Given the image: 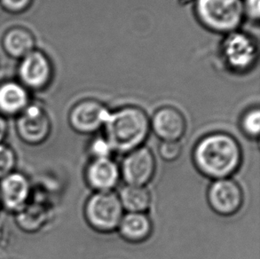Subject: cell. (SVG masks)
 I'll use <instances>...</instances> for the list:
<instances>
[{"mask_svg":"<svg viewBox=\"0 0 260 259\" xmlns=\"http://www.w3.org/2000/svg\"><path fill=\"white\" fill-rule=\"evenodd\" d=\"M193 160L199 172L209 179H228L239 170L243 152L239 142L229 133H210L197 142Z\"/></svg>","mask_w":260,"mask_h":259,"instance_id":"cell-1","label":"cell"},{"mask_svg":"<svg viewBox=\"0 0 260 259\" xmlns=\"http://www.w3.org/2000/svg\"><path fill=\"white\" fill-rule=\"evenodd\" d=\"M103 127L112 150L128 154L142 147L148 139L150 120L137 106H124L109 112Z\"/></svg>","mask_w":260,"mask_h":259,"instance_id":"cell-2","label":"cell"},{"mask_svg":"<svg viewBox=\"0 0 260 259\" xmlns=\"http://www.w3.org/2000/svg\"><path fill=\"white\" fill-rule=\"evenodd\" d=\"M194 14L204 28L225 35L237 30L245 18L243 0H196Z\"/></svg>","mask_w":260,"mask_h":259,"instance_id":"cell-3","label":"cell"},{"mask_svg":"<svg viewBox=\"0 0 260 259\" xmlns=\"http://www.w3.org/2000/svg\"><path fill=\"white\" fill-rule=\"evenodd\" d=\"M220 53L229 70L235 73H246L257 63L258 45L254 37L237 29L225 35Z\"/></svg>","mask_w":260,"mask_h":259,"instance_id":"cell-4","label":"cell"},{"mask_svg":"<svg viewBox=\"0 0 260 259\" xmlns=\"http://www.w3.org/2000/svg\"><path fill=\"white\" fill-rule=\"evenodd\" d=\"M123 210L116 193L111 191L96 192L85 203V216L88 224L95 231L111 233L118 228Z\"/></svg>","mask_w":260,"mask_h":259,"instance_id":"cell-5","label":"cell"},{"mask_svg":"<svg viewBox=\"0 0 260 259\" xmlns=\"http://www.w3.org/2000/svg\"><path fill=\"white\" fill-rule=\"evenodd\" d=\"M18 136L24 143L39 146L46 142L52 132V122L46 109L37 104H29L18 115Z\"/></svg>","mask_w":260,"mask_h":259,"instance_id":"cell-6","label":"cell"},{"mask_svg":"<svg viewBox=\"0 0 260 259\" xmlns=\"http://www.w3.org/2000/svg\"><path fill=\"white\" fill-rule=\"evenodd\" d=\"M207 198L211 210L223 217H231L237 213L244 202L242 187L229 178L217 179L211 183Z\"/></svg>","mask_w":260,"mask_h":259,"instance_id":"cell-7","label":"cell"},{"mask_svg":"<svg viewBox=\"0 0 260 259\" xmlns=\"http://www.w3.org/2000/svg\"><path fill=\"white\" fill-rule=\"evenodd\" d=\"M120 172L127 185L144 186L155 175V156L148 147H139L126 154Z\"/></svg>","mask_w":260,"mask_h":259,"instance_id":"cell-8","label":"cell"},{"mask_svg":"<svg viewBox=\"0 0 260 259\" xmlns=\"http://www.w3.org/2000/svg\"><path fill=\"white\" fill-rule=\"evenodd\" d=\"M109 114V110L102 102L94 99H85L73 106L69 122L75 132L91 134L104 126Z\"/></svg>","mask_w":260,"mask_h":259,"instance_id":"cell-9","label":"cell"},{"mask_svg":"<svg viewBox=\"0 0 260 259\" xmlns=\"http://www.w3.org/2000/svg\"><path fill=\"white\" fill-rule=\"evenodd\" d=\"M18 75L26 88L39 90L46 87L53 76V67L49 58L41 51L34 50L21 59Z\"/></svg>","mask_w":260,"mask_h":259,"instance_id":"cell-10","label":"cell"},{"mask_svg":"<svg viewBox=\"0 0 260 259\" xmlns=\"http://www.w3.org/2000/svg\"><path fill=\"white\" fill-rule=\"evenodd\" d=\"M30 195V182L24 174L14 172L0 179V203L6 210L17 213L28 204Z\"/></svg>","mask_w":260,"mask_h":259,"instance_id":"cell-11","label":"cell"},{"mask_svg":"<svg viewBox=\"0 0 260 259\" xmlns=\"http://www.w3.org/2000/svg\"><path fill=\"white\" fill-rule=\"evenodd\" d=\"M150 129L162 141H179L186 133V118L176 108L162 107L153 115Z\"/></svg>","mask_w":260,"mask_h":259,"instance_id":"cell-12","label":"cell"},{"mask_svg":"<svg viewBox=\"0 0 260 259\" xmlns=\"http://www.w3.org/2000/svg\"><path fill=\"white\" fill-rule=\"evenodd\" d=\"M120 168L110 157L93 158L85 170L88 185L96 192H109L119 182Z\"/></svg>","mask_w":260,"mask_h":259,"instance_id":"cell-13","label":"cell"},{"mask_svg":"<svg viewBox=\"0 0 260 259\" xmlns=\"http://www.w3.org/2000/svg\"><path fill=\"white\" fill-rule=\"evenodd\" d=\"M29 105L28 89L15 81L0 84V115L18 116Z\"/></svg>","mask_w":260,"mask_h":259,"instance_id":"cell-14","label":"cell"},{"mask_svg":"<svg viewBox=\"0 0 260 259\" xmlns=\"http://www.w3.org/2000/svg\"><path fill=\"white\" fill-rule=\"evenodd\" d=\"M117 229L122 238L126 242L141 243L151 236L153 224L145 213L128 212L123 215Z\"/></svg>","mask_w":260,"mask_h":259,"instance_id":"cell-15","label":"cell"},{"mask_svg":"<svg viewBox=\"0 0 260 259\" xmlns=\"http://www.w3.org/2000/svg\"><path fill=\"white\" fill-rule=\"evenodd\" d=\"M35 44L34 36L26 28H12L3 39L5 51L11 57L20 60L35 50Z\"/></svg>","mask_w":260,"mask_h":259,"instance_id":"cell-16","label":"cell"},{"mask_svg":"<svg viewBox=\"0 0 260 259\" xmlns=\"http://www.w3.org/2000/svg\"><path fill=\"white\" fill-rule=\"evenodd\" d=\"M120 202L123 210L132 213H145L151 204V196L144 186H123L120 190Z\"/></svg>","mask_w":260,"mask_h":259,"instance_id":"cell-17","label":"cell"},{"mask_svg":"<svg viewBox=\"0 0 260 259\" xmlns=\"http://www.w3.org/2000/svg\"><path fill=\"white\" fill-rule=\"evenodd\" d=\"M17 222L19 225L26 231L34 232L41 228L46 215L41 207L28 206V204L17 212Z\"/></svg>","mask_w":260,"mask_h":259,"instance_id":"cell-18","label":"cell"},{"mask_svg":"<svg viewBox=\"0 0 260 259\" xmlns=\"http://www.w3.org/2000/svg\"><path fill=\"white\" fill-rule=\"evenodd\" d=\"M241 128L243 133L252 140H257L259 137L260 110L257 107L249 109L244 113L241 120Z\"/></svg>","mask_w":260,"mask_h":259,"instance_id":"cell-19","label":"cell"},{"mask_svg":"<svg viewBox=\"0 0 260 259\" xmlns=\"http://www.w3.org/2000/svg\"><path fill=\"white\" fill-rule=\"evenodd\" d=\"M17 157L12 147L0 144V179L14 172Z\"/></svg>","mask_w":260,"mask_h":259,"instance_id":"cell-20","label":"cell"},{"mask_svg":"<svg viewBox=\"0 0 260 259\" xmlns=\"http://www.w3.org/2000/svg\"><path fill=\"white\" fill-rule=\"evenodd\" d=\"M182 151L179 141H162L159 147V154L166 161H174L180 156Z\"/></svg>","mask_w":260,"mask_h":259,"instance_id":"cell-21","label":"cell"},{"mask_svg":"<svg viewBox=\"0 0 260 259\" xmlns=\"http://www.w3.org/2000/svg\"><path fill=\"white\" fill-rule=\"evenodd\" d=\"M112 151L109 142L102 138H99L92 141L91 145V154L94 158L110 157V153Z\"/></svg>","mask_w":260,"mask_h":259,"instance_id":"cell-22","label":"cell"},{"mask_svg":"<svg viewBox=\"0 0 260 259\" xmlns=\"http://www.w3.org/2000/svg\"><path fill=\"white\" fill-rule=\"evenodd\" d=\"M244 17L251 21H259L260 0H243Z\"/></svg>","mask_w":260,"mask_h":259,"instance_id":"cell-23","label":"cell"},{"mask_svg":"<svg viewBox=\"0 0 260 259\" xmlns=\"http://www.w3.org/2000/svg\"><path fill=\"white\" fill-rule=\"evenodd\" d=\"M32 0H0V5L12 13H20L27 9Z\"/></svg>","mask_w":260,"mask_h":259,"instance_id":"cell-24","label":"cell"},{"mask_svg":"<svg viewBox=\"0 0 260 259\" xmlns=\"http://www.w3.org/2000/svg\"><path fill=\"white\" fill-rule=\"evenodd\" d=\"M8 125L5 116L0 115V144L4 143V140L7 136Z\"/></svg>","mask_w":260,"mask_h":259,"instance_id":"cell-25","label":"cell"}]
</instances>
